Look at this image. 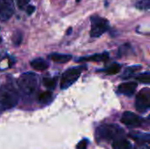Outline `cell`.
<instances>
[{
  "label": "cell",
  "mask_w": 150,
  "mask_h": 149,
  "mask_svg": "<svg viewBox=\"0 0 150 149\" xmlns=\"http://www.w3.org/2000/svg\"><path fill=\"white\" fill-rule=\"evenodd\" d=\"M113 149H132V145L129 141L123 138H119L112 142Z\"/></svg>",
  "instance_id": "cell-13"
},
{
  "label": "cell",
  "mask_w": 150,
  "mask_h": 149,
  "mask_svg": "<svg viewBox=\"0 0 150 149\" xmlns=\"http://www.w3.org/2000/svg\"><path fill=\"white\" fill-rule=\"evenodd\" d=\"M13 0H0V20H9L14 13Z\"/></svg>",
  "instance_id": "cell-7"
},
{
  "label": "cell",
  "mask_w": 150,
  "mask_h": 149,
  "mask_svg": "<svg viewBox=\"0 0 150 149\" xmlns=\"http://www.w3.org/2000/svg\"><path fill=\"white\" fill-rule=\"evenodd\" d=\"M136 6L139 9L149 10L150 8V0H141L136 4Z\"/></svg>",
  "instance_id": "cell-20"
},
{
  "label": "cell",
  "mask_w": 150,
  "mask_h": 149,
  "mask_svg": "<svg viewBox=\"0 0 150 149\" xmlns=\"http://www.w3.org/2000/svg\"><path fill=\"white\" fill-rule=\"evenodd\" d=\"M48 58L56 63H66L69 61L72 58L70 54H51L48 55Z\"/></svg>",
  "instance_id": "cell-12"
},
{
  "label": "cell",
  "mask_w": 150,
  "mask_h": 149,
  "mask_svg": "<svg viewBox=\"0 0 150 149\" xmlns=\"http://www.w3.org/2000/svg\"><path fill=\"white\" fill-rule=\"evenodd\" d=\"M91 21V36L93 38L101 36L109 29V21L102 17L92 16Z\"/></svg>",
  "instance_id": "cell-5"
},
{
  "label": "cell",
  "mask_w": 150,
  "mask_h": 149,
  "mask_svg": "<svg viewBox=\"0 0 150 149\" xmlns=\"http://www.w3.org/2000/svg\"><path fill=\"white\" fill-rule=\"evenodd\" d=\"M121 123L127 126H131V127H136V126H140L142 119L136 115L135 113L132 112H125L121 117L120 119Z\"/></svg>",
  "instance_id": "cell-8"
},
{
  "label": "cell",
  "mask_w": 150,
  "mask_h": 149,
  "mask_svg": "<svg viewBox=\"0 0 150 149\" xmlns=\"http://www.w3.org/2000/svg\"><path fill=\"white\" fill-rule=\"evenodd\" d=\"M0 42H1V39H0Z\"/></svg>",
  "instance_id": "cell-27"
},
{
  "label": "cell",
  "mask_w": 150,
  "mask_h": 149,
  "mask_svg": "<svg viewBox=\"0 0 150 149\" xmlns=\"http://www.w3.org/2000/svg\"><path fill=\"white\" fill-rule=\"evenodd\" d=\"M18 86L19 90L25 95L33 93L38 85V78L35 74L26 72L22 74L18 79Z\"/></svg>",
  "instance_id": "cell-3"
},
{
  "label": "cell",
  "mask_w": 150,
  "mask_h": 149,
  "mask_svg": "<svg viewBox=\"0 0 150 149\" xmlns=\"http://www.w3.org/2000/svg\"><path fill=\"white\" fill-rule=\"evenodd\" d=\"M42 83H43V85L49 89V90H54L56 86V83H57V80L56 78H49V77H45L43 78L42 80Z\"/></svg>",
  "instance_id": "cell-17"
},
{
  "label": "cell",
  "mask_w": 150,
  "mask_h": 149,
  "mask_svg": "<svg viewBox=\"0 0 150 149\" xmlns=\"http://www.w3.org/2000/svg\"><path fill=\"white\" fill-rule=\"evenodd\" d=\"M34 10H35L34 6L30 5V6H28V7H27V9H26V12H27V14H28V15H31V14H33V12L34 11Z\"/></svg>",
  "instance_id": "cell-24"
},
{
  "label": "cell",
  "mask_w": 150,
  "mask_h": 149,
  "mask_svg": "<svg viewBox=\"0 0 150 149\" xmlns=\"http://www.w3.org/2000/svg\"><path fill=\"white\" fill-rule=\"evenodd\" d=\"M142 68L141 66H131V67H128L125 70H124V73L122 75V78L123 79H127V78H130L132 76H134V73H136L138 70H140Z\"/></svg>",
  "instance_id": "cell-15"
},
{
  "label": "cell",
  "mask_w": 150,
  "mask_h": 149,
  "mask_svg": "<svg viewBox=\"0 0 150 149\" xmlns=\"http://www.w3.org/2000/svg\"><path fill=\"white\" fill-rule=\"evenodd\" d=\"M83 69H86V67H75L67 69L63 73L61 79V83H60L61 89L62 90L68 89L74 83H76L79 78Z\"/></svg>",
  "instance_id": "cell-4"
},
{
  "label": "cell",
  "mask_w": 150,
  "mask_h": 149,
  "mask_svg": "<svg viewBox=\"0 0 150 149\" xmlns=\"http://www.w3.org/2000/svg\"><path fill=\"white\" fill-rule=\"evenodd\" d=\"M30 0H17V4H18V6L22 9L23 7H25L28 3H29Z\"/></svg>",
  "instance_id": "cell-23"
},
{
  "label": "cell",
  "mask_w": 150,
  "mask_h": 149,
  "mask_svg": "<svg viewBox=\"0 0 150 149\" xmlns=\"http://www.w3.org/2000/svg\"><path fill=\"white\" fill-rule=\"evenodd\" d=\"M150 107V92L149 89L142 90L136 96L135 109L139 112H146Z\"/></svg>",
  "instance_id": "cell-6"
},
{
  "label": "cell",
  "mask_w": 150,
  "mask_h": 149,
  "mask_svg": "<svg viewBox=\"0 0 150 149\" xmlns=\"http://www.w3.org/2000/svg\"><path fill=\"white\" fill-rule=\"evenodd\" d=\"M137 88V83L134 82H127V83H123L119 85V92L126 95L127 97H131L132 95L134 94L135 90Z\"/></svg>",
  "instance_id": "cell-9"
},
{
  "label": "cell",
  "mask_w": 150,
  "mask_h": 149,
  "mask_svg": "<svg viewBox=\"0 0 150 149\" xmlns=\"http://www.w3.org/2000/svg\"><path fill=\"white\" fill-rule=\"evenodd\" d=\"M109 60V54L107 52H104L102 54H95L91 56H86L83 58L79 59L77 61L78 62H83V61H96V62H105Z\"/></svg>",
  "instance_id": "cell-10"
},
{
  "label": "cell",
  "mask_w": 150,
  "mask_h": 149,
  "mask_svg": "<svg viewBox=\"0 0 150 149\" xmlns=\"http://www.w3.org/2000/svg\"><path fill=\"white\" fill-rule=\"evenodd\" d=\"M81 0H76V2H80Z\"/></svg>",
  "instance_id": "cell-26"
},
{
  "label": "cell",
  "mask_w": 150,
  "mask_h": 149,
  "mask_svg": "<svg viewBox=\"0 0 150 149\" xmlns=\"http://www.w3.org/2000/svg\"><path fill=\"white\" fill-rule=\"evenodd\" d=\"M18 98V93L11 84H4L0 88V107L3 110H8L16 106Z\"/></svg>",
  "instance_id": "cell-2"
},
{
  "label": "cell",
  "mask_w": 150,
  "mask_h": 149,
  "mask_svg": "<svg viewBox=\"0 0 150 149\" xmlns=\"http://www.w3.org/2000/svg\"><path fill=\"white\" fill-rule=\"evenodd\" d=\"M52 98H53V94L51 91H44L39 95L38 101L42 105H47L52 101Z\"/></svg>",
  "instance_id": "cell-14"
},
{
  "label": "cell",
  "mask_w": 150,
  "mask_h": 149,
  "mask_svg": "<svg viewBox=\"0 0 150 149\" xmlns=\"http://www.w3.org/2000/svg\"><path fill=\"white\" fill-rule=\"evenodd\" d=\"M130 48H131V46L128 43L121 46L119 50V56H123L124 54H126V53H128V50H130Z\"/></svg>",
  "instance_id": "cell-21"
},
{
  "label": "cell",
  "mask_w": 150,
  "mask_h": 149,
  "mask_svg": "<svg viewBox=\"0 0 150 149\" xmlns=\"http://www.w3.org/2000/svg\"><path fill=\"white\" fill-rule=\"evenodd\" d=\"M22 38H23L22 37V32H19V31H16L12 35V41H13L14 45L18 46L22 41Z\"/></svg>",
  "instance_id": "cell-19"
},
{
  "label": "cell",
  "mask_w": 150,
  "mask_h": 149,
  "mask_svg": "<svg viewBox=\"0 0 150 149\" xmlns=\"http://www.w3.org/2000/svg\"><path fill=\"white\" fill-rule=\"evenodd\" d=\"M124 134V130L115 124H105L98 126L96 130V138L98 142L111 141L121 138Z\"/></svg>",
  "instance_id": "cell-1"
},
{
  "label": "cell",
  "mask_w": 150,
  "mask_h": 149,
  "mask_svg": "<svg viewBox=\"0 0 150 149\" xmlns=\"http://www.w3.org/2000/svg\"><path fill=\"white\" fill-rule=\"evenodd\" d=\"M70 32H71V28H69V31H68V32H67V34H69Z\"/></svg>",
  "instance_id": "cell-25"
},
{
  "label": "cell",
  "mask_w": 150,
  "mask_h": 149,
  "mask_svg": "<svg viewBox=\"0 0 150 149\" xmlns=\"http://www.w3.org/2000/svg\"><path fill=\"white\" fill-rule=\"evenodd\" d=\"M135 79L138 80L139 82L145 83V84H149L150 83V73L149 72H146V73H142L140 74L138 76H135Z\"/></svg>",
  "instance_id": "cell-18"
},
{
  "label": "cell",
  "mask_w": 150,
  "mask_h": 149,
  "mask_svg": "<svg viewBox=\"0 0 150 149\" xmlns=\"http://www.w3.org/2000/svg\"><path fill=\"white\" fill-rule=\"evenodd\" d=\"M121 69V66L119 63H112L109 68H105L104 70V72L106 75H115L117 73H119Z\"/></svg>",
  "instance_id": "cell-16"
},
{
  "label": "cell",
  "mask_w": 150,
  "mask_h": 149,
  "mask_svg": "<svg viewBox=\"0 0 150 149\" xmlns=\"http://www.w3.org/2000/svg\"><path fill=\"white\" fill-rule=\"evenodd\" d=\"M31 67L38 71H44L48 68V63L42 58H37L33 60L31 62Z\"/></svg>",
  "instance_id": "cell-11"
},
{
  "label": "cell",
  "mask_w": 150,
  "mask_h": 149,
  "mask_svg": "<svg viewBox=\"0 0 150 149\" xmlns=\"http://www.w3.org/2000/svg\"><path fill=\"white\" fill-rule=\"evenodd\" d=\"M88 144H89V141L87 139H83L80 142H78L76 149H87Z\"/></svg>",
  "instance_id": "cell-22"
}]
</instances>
